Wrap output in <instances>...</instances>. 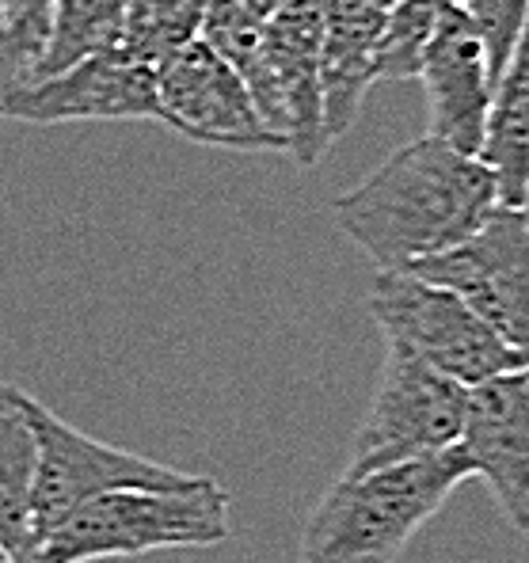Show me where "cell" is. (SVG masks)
Instances as JSON below:
<instances>
[{
  "label": "cell",
  "instance_id": "7a4b0ae2",
  "mask_svg": "<svg viewBox=\"0 0 529 563\" xmlns=\"http://www.w3.org/2000/svg\"><path fill=\"white\" fill-rule=\"evenodd\" d=\"M465 479H473V465L458 445L400 465L343 472L305 521L301 563H396Z\"/></svg>",
  "mask_w": 529,
  "mask_h": 563
},
{
  "label": "cell",
  "instance_id": "603a6c76",
  "mask_svg": "<svg viewBox=\"0 0 529 563\" xmlns=\"http://www.w3.org/2000/svg\"><path fill=\"white\" fill-rule=\"evenodd\" d=\"M522 213H526V221H529V187H526V202H522Z\"/></svg>",
  "mask_w": 529,
  "mask_h": 563
},
{
  "label": "cell",
  "instance_id": "6da1fadb",
  "mask_svg": "<svg viewBox=\"0 0 529 563\" xmlns=\"http://www.w3.org/2000/svg\"><path fill=\"white\" fill-rule=\"evenodd\" d=\"M495 206V179L476 156L419 137L339 195L332 218L377 271H404L469 240Z\"/></svg>",
  "mask_w": 529,
  "mask_h": 563
},
{
  "label": "cell",
  "instance_id": "ffe728a7",
  "mask_svg": "<svg viewBox=\"0 0 529 563\" xmlns=\"http://www.w3.org/2000/svg\"><path fill=\"white\" fill-rule=\"evenodd\" d=\"M445 4H453V0H393L382 43H377V80L416 77Z\"/></svg>",
  "mask_w": 529,
  "mask_h": 563
},
{
  "label": "cell",
  "instance_id": "4fadbf2b",
  "mask_svg": "<svg viewBox=\"0 0 529 563\" xmlns=\"http://www.w3.org/2000/svg\"><path fill=\"white\" fill-rule=\"evenodd\" d=\"M388 0H324L320 31V99H324L328 141L351 134L370 85H377V43H382Z\"/></svg>",
  "mask_w": 529,
  "mask_h": 563
},
{
  "label": "cell",
  "instance_id": "8fae6325",
  "mask_svg": "<svg viewBox=\"0 0 529 563\" xmlns=\"http://www.w3.org/2000/svg\"><path fill=\"white\" fill-rule=\"evenodd\" d=\"M416 77L427 88V137L465 156L481 153L495 77L487 65V49L461 0L442 8Z\"/></svg>",
  "mask_w": 529,
  "mask_h": 563
},
{
  "label": "cell",
  "instance_id": "7c38bea8",
  "mask_svg": "<svg viewBox=\"0 0 529 563\" xmlns=\"http://www.w3.org/2000/svg\"><path fill=\"white\" fill-rule=\"evenodd\" d=\"M458 450L492 487L503 518L529 533V366L469 388Z\"/></svg>",
  "mask_w": 529,
  "mask_h": 563
},
{
  "label": "cell",
  "instance_id": "2e32d148",
  "mask_svg": "<svg viewBox=\"0 0 529 563\" xmlns=\"http://www.w3.org/2000/svg\"><path fill=\"white\" fill-rule=\"evenodd\" d=\"M126 8L130 0H54V8H49L46 49L38 57L31 85L57 77V73L73 69L77 62H88L96 54L119 49Z\"/></svg>",
  "mask_w": 529,
  "mask_h": 563
},
{
  "label": "cell",
  "instance_id": "277c9868",
  "mask_svg": "<svg viewBox=\"0 0 529 563\" xmlns=\"http://www.w3.org/2000/svg\"><path fill=\"white\" fill-rule=\"evenodd\" d=\"M370 312L388 346H400L465 388L529 366L526 354L503 343L461 297L408 271H377Z\"/></svg>",
  "mask_w": 529,
  "mask_h": 563
},
{
  "label": "cell",
  "instance_id": "9a60e30c",
  "mask_svg": "<svg viewBox=\"0 0 529 563\" xmlns=\"http://www.w3.org/2000/svg\"><path fill=\"white\" fill-rule=\"evenodd\" d=\"M35 396L0 380V544L23 563L35 544L31 492H35L38 442L31 422Z\"/></svg>",
  "mask_w": 529,
  "mask_h": 563
},
{
  "label": "cell",
  "instance_id": "d4e9b609",
  "mask_svg": "<svg viewBox=\"0 0 529 563\" xmlns=\"http://www.w3.org/2000/svg\"><path fill=\"white\" fill-rule=\"evenodd\" d=\"M388 4H393V0H388Z\"/></svg>",
  "mask_w": 529,
  "mask_h": 563
},
{
  "label": "cell",
  "instance_id": "3957f363",
  "mask_svg": "<svg viewBox=\"0 0 529 563\" xmlns=\"http://www.w3.org/2000/svg\"><path fill=\"white\" fill-rule=\"evenodd\" d=\"M233 537V499L210 476L184 492L122 487L80 503L31 544L23 563H96L213 549Z\"/></svg>",
  "mask_w": 529,
  "mask_h": 563
},
{
  "label": "cell",
  "instance_id": "30bf717a",
  "mask_svg": "<svg viewBox=\"0 0 529 563\" xmlns=\"http://www.w3.org/2000/svg\"><path fill=\"white\" fill-rule=\"evenodd\" d=\"M0 119L23 126L69 122H161L156 73L122 49L96 54L73 69L0 99Z\"/></svg>",
  "mask_w": 529,
  "mask_h": 563
},
{
  "label": "cell",
  "instance_id": "cb8c5ba5",
  "mask_svg": "<svg viewBox=\"0 0 529 563\" xmlns=\"http://www.w3.org/2000/svg\"><path fill=\"white\" fill-rule=\"evenodd\" d=\"M267 4H271V8H275V4H278V0H267Z\"/></svg>",
  "mask_w": 529,
  "mask_h": 563
},
{
  "label": "cell",
  "instance_id": "7402d4cb",
  "mask_svg": "<svg viewBox=\"0 0 529 563\" xmlns=\"http://www.w3.org/2000/svg\"><path fill=\"white\" fill-rule=\"evenodd\" d=\"M0 563H20V560H15V556H12V552H8V549H4V544H0Z\"/></svg>",
  "mask_w": 529,
  "mask_h": 563
},
{
  "label": "cell",
  "instance_id": "d6986e66",
  "mask_svg": "<svg viewBox=\"0 0 529 563\" xmlns=\"http://www.w3.org/2000/svg\"><path fill=\"white\" fill-rule=\"evenodd\" d=\"M54 0H0V99L20 92L35 77L46 49Z\"/></svg>",
  "mask_w": 529,
  "mask_h": 563
},
{
  "label": "cell",
  "instance_id": "ba28073f",
  "mask_svg": "<svg viewBox=\"0 0 529 563\" xmlns=\"http://www.w3.org/2000/svg\"><path fill=\"white\" fill-rule=\"evenodd\" d=\"M324 0H278L267 20V77L255 111L297 164L312 168L332 148L320 99Z\"/></svg>",
  "mask_w": 529,
  "mask_h": 563
},
{
  "label": "cell",
  "instance_id": "8992f818",
  "mask_svg": "<svg viewBox=\"0 0 529 563\" xmlns=\"http://www.w3.org/2000/svg\"><path fill=\"white\" fill-rule=\"evenodd\" d=\"M31 422H35L38 442V468L35 492H31V529L35 541L57 526L80 503L96 499L122 487H145V492H184V487L202 484L206 476L184 472L148 461L142 453L119 450L99 438L77 430L73 422L54 416L43 404H31Z\"/></svg>",
  "mask_w": 529,
  "mask_h": 563
},
{
  "label": "cell",
  "instance_id": "5bb4252c",
  "mask_svg": "<svg viewBox=\"0 0 529 563\" xmlns=\"http://www.w3.org/2000/svg\"><path fill=\"white\" fill-rule=\"evenodd\" d=\"M476 161L492 172L499 206L522 210L529 187V15L507 69L495 80Z\"/></svg>",
  "mask_w": 529,
  "mask_h": 563
},
{
  "label": "cell",
  "instance_id": "9c48e42d",
  "mask_svg": "<svg viewBox=\"0 0 529 563\" xmlns=\"http://www.w3.org/2000/svg\"><path fill=\"white\" fill-rule=\"evenodd\" d=\"M161 126L195 145L229 148V153H286L283 137L260 119L244 80L198 38L156 73Z\"/></svg>",
  "mask_w": 529,
  "mask_h": 563
},
{
  "label": "cell",
  "instance_id": "52a82bcc",
  "mask_svg": "<svg viewBox=\"0 0 529 563\" xmlns=\"http://www.w3.org/2000/svg\"><path fill=\"white\" fill-rule=\"evenodd\" d=\"M404 271L461 297L503 343L529 358V221L522 210L495 206L469 240Z\"/></svg>",
  "mask_w": 529,
  "mask_h": 563
},
{
  "label": "cell",
  "instance_id": "5b68a950",
  "mask_svg": "<svg viewBox=\"0 0 529 563\" xmlns=\"http://www.w3.org/2000/svg\"><path fill=\"white\" fill-rule=\"evenodd\" d=\"M469 388L408 351L385 343L382 385L351 445L343 472H370L453 450L465 430Z\"/></svg>",
  "mask_w": 529,
  "mask_h": 563
},
{
  "label": "cell",
  "instance_id": "e0dca14e",
  "mask_svg": "<svg viewBox=\"0 0 529 563\" xmlns=\"http://www.w3.org/2000/svg\"><path fill=\"white\" fill-rule=\"evenodd\" d=\"M210 0H130L119 49L137 65L161 73L198 43Z\"/></svg>",
  "mask_w": 529,
  "mask_h": 563
},
{
  "label": "cell",
  "instance_id": "ac0fdd59",
  "mask_svg": "<svg viewBox=\"0 0 529 563\" xmlns=\"http://www.w3.org/2000/svg\"><path fill=\"white\" fill-rule=\"evenodd\" d=\"M267 0H210L202 35H198L221 62L233 65L252 103L263 92V77H267Z\"/></svg>",
  "mask_w": 529,
  "mask_h": 563
},
{
  "label": "cell",
  "instance_id": "44dd1931",
  "mask_svg": "<svg viewBox=\"0 0 529 563\" xmlns=\"http://www.w3.org/2000/svg\"><path fill=\"white\" fill-rule=\"evenodd\" d=\"M465 15L473 20L476 35L487 49V65H492V77L499 80V73L507 69L510 54H515L518 38H522L529 0H461Z\"/></svg>",
  "mask_w": 529,
  "mask_h": 563
}]
</instances>
